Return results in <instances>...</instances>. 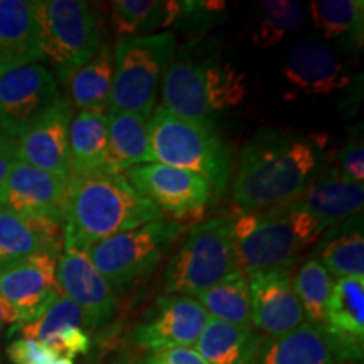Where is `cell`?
I'll return each instance as SVG.
<instances>
[{"label": "cell", "mask_w": 364, "mask_h": 364, "mask_svg": "<svg viewBox=\"0 0 364 364\" xmlns=\"http://www.w3.org/2000/svg\"><path fill=\"white\" fill-rule=\"evenodd\" d=\"M125 177L154 206L176 216L201 211L213 194L201 176L159 162L132 167Z\"/></svg>", "instance_id": "cell-11"}, {"label": "cell", "mask_w": 364, "mask_h": 364, "mask_svg": "<svg viewBox=\"0 0 364 364\" xmlns=\"http://www.w3.org/2000/svg\"><path fill=\"white\" fill-rule=\"evenodd\" d=\"M326 228L297 201L231 220L236 260L247 275L290 268Z\"/></svg>", "instance_id": "cell-3"}, {"label": "cell", "mask_w": 364, "mask_h": 364, "mask_svg": "<svg viewBox=\"0 0 364 364\" xmlns=\"http://www.w3.org/2000/svg\"><path fill=\"white\" fill-rule=\"evenodd\" d=\"M181 233L179 223L159 220L110 236L86 253L112 289L122 290L149 275Z\"/></svg>", "instance_id": "cell-8"}, {"label": "cell", "mask_w": 364, "mask_h": 364, "mask_svg": "<svg viewBox=\"0 0 364 364\" xmlns=\"http://www.w3.org/2000/svg\"><path fill=\"white\" fill-rule=\"evenodd\" d=\"M258 338L255 329L209 318L194 346L206 364H255Z\"/></svg>", "instance_id": "cell-24"}, {"label": "cell", "mask_w": 364, "mask_h": 364, "mask_svg": "<svg viewBox=\"0 0 364 364\" xmlns=\"http://www.w3.org/2000/svg\"><path fill=\"white\" fill-rule=\"evenodd\" d=\"M294 292L302 306L306 321L314 327H327V302H329L334 280L317 257L300 263L292 275Z\"/></svg>", "instance_id": "cell-31"}, {"label": "cell", "mask_w": 364, "mask_h": 364, "mask_svg": "<svg viewBox=\"0 0 364 364\" xmlns=\"http://www.w3.org/2000/svg\"><path fill=\"white\" fill-rule=\"evenodd\" d=\"M161 107L184 120L211 125L215 112L208 100L204 66L186 58L172 61L164 76Z\"/></svg>", "instance_id": "cell-21"}, {"label": "cell", "mask_w": 364, "mask_h": 364, "mask_svg": "<svg viewBox=\"0 0 364 364\" xmlns=\"http://www.w3.org/2000/svg\"><path fill=\"white\" fill-rule=\"evenodd\" d=\"M363 343L306 322L277 338H258L255 364H353L361 361Z\"/></svg>", "instance_id": "cell-10"}, {"label": "cell", "mask_w": 364, "mask_h": 364, "mask_svg": "<svg viewBox=\"0 0 364 364\" xmlns=\"http://www.w3.org/2000/svg\"><path fill=\"white\" fill-rule=\"evenodd\" d=\"M61 250H65L63 225L24 218L0 208V272L19 265L36 253L59 258Z\"/></svg>", "instance_id": "cell-19"}, {"label": "cell", "mask_w": 364, "mask_h": 364, "mask_svg": "<svg viewBox=\"0 0 364 364\" xmlns=\"http://www.w3.org/2000/svg\"><path fill=\"white\" fill-rule=\"evenodd\" d=\"M284 78L290 86L287 98L331 95L346 88L351 80L338 54L317 38L297 39L289 46Z\"/></svg>", "instance_id": "cell-15"}, {"label": "cell", "mask_w": 364, "mask_h": 364, "mask_svg": "<svg viewBox=\"0 0 364 364\" xmlns=\"http://www.w3.org/2000/svg\"><path fill=\"white\" fill-rule=\"evenodd\" d=\"M58 80L39 63L0 75V132L16 139L61 102Z\"/></svg>", "instance_id": "cell-9"}, {"label": "cell", "mask_w": 364, "mask_h": 364, "mask_svg": "<svg viewBox=\"0 0 364 364\" xmlns=\"http://www.w3.org/2000/svg\"><path fill=\"white\" fill-rule=\"evenodd\" d=\"M150 162L201 176L213 193H225L231 174V157L213 125L196 124L157 107L147 122Z\"/></svg>", "instance_id": "cell-4"}, {"label": "cell", "mask_w": 364, "mask_h": 364, "mask_svg": "<svg viewBox=\"0 0 364 364\" xmlns=\"http://www.w3.org/2000/svg\"><path fill=\"white\" fill-rule=\"evenodd\" d=\"M112 81L113 54L108 46H100L98 53L68 80L70 105L81 112L107 113Z\"/></svg>", "instance_id": "cell-26"}, {"label": "cell", "mask_w": 364, "mask_h": 364, "mask_svg": "<svg viewBox=\"0 0 364 364\" xmlns=\"http://www.w3.org/2000/svg\"><path fill=\"white\" fill-rule=\"evenodd\" d=\"M70 327L90 329L83 311L70 299L59 295L34 322L22 327L21 334L22 338L34 339L46 344L49 339L56 338L58 334L70 329Z\"/></svg>", "instance_id": "cell-34"}, {"label": "cell", "mask_w": 364, "mask_h": 364, "mask_svg": "<svg viewBox=\"0 0 364 364\" xmlns=\"http://www.w3.org/2000/svg\"><path fill=\"white\" fill-rule=\"evenodd\" d=\"M324 142L318 135L263 129L240 152L233 199L247 213L295 201L316 179Z\"/></svg>", "instance_id": "cell-1"}, {"label": "cell", "mask_w": 364, "mask_h": 364, "mask_svg": "<svg viewBox=\"0 0 364 364\" xmlns=\"http://www.w3.org/2000/svg\"><path fill=\"white\" fill-rule=\"evenodd\" d=\"M0 359H2V332H0Z\"/></svg>", "instance_id": "cell-44"}, {"label": "cell", "mask_w": 364, "mask_h": 364, "mask_svg": "<svg viewBox=\"0 0 364 364\" xmlns=\"http://www.w3.org/2000/svg\"><path fill=\"white\" fill-rule=\"evenodd\" d=\"M306 21L302 4L287 0H265L258 7L257 26L252 41L257 48L267 49L279 44L289 33L297 31Z\"/></svg>", "instance_id": "cell-33"}, {"label": "cell", "mask_w": 364, "mask_h": 364, "mask_svg": "<svg viewBox=\"0 0 364 364\" xmlns=\"http://www.w3.org/2000/svg\"><path fill=\"white\" fill-rule=\"evenodd\" d=\"M176 53L171 33L124 38L113 53V81L108 110L129 112L150 118L156 107L159 85Z\"/></svg>", "instance_id": "cell-5"}, {"label": "cell", "mask_w": 364, "mask_h": 364, "mask_svg": "<svg viewBox=\"0 0 364 364\" xmlns=\"http://www.w3.org/2000/svg\"><path fill=\"white\" fill-rule=\"evenodd\" d=\"M339 174L346 181L354 184H363L364 181V144L361 140H353L339 154Z\"/></svg>", "instance_id": "cell-38"}, {"label": "cell", "mask_w": 364, "mask_h": 364, "mask_svg": "<svg viewBox=\"0 0 364 364\" xmlns=\"http://www.w3.org/2000/svg\"><path fill=\"white\" fill-rule=\"evenodd\" d=\"M198 302L206 311L209 318L236 327H252V295H250L248 275L236 270L220 284L198 295Z\"/></svg>", "instance_id": "cell-27"}, {"label": "cell", "mask_w": 364, "mask_h": 364, "mask_svg": "<svg viewBox=\"0 0 364 364\" xmlns=\"http://www.w3.org/2000/svg\"><path fill=\"white\" fill-rule=\"evenodd\" d=\"M46 346L53 349L59 358H76L80 354H88L91 348L90 334L83 327H70L56 338L49 339Z\"/></svg>", "instance_id": "cell-37"}, {"label": "cell", "mask_w": 364, "mask_h": 364, "mask_svg": "<svg viewBox=\"0 0 364 364\" xmlns=\"http://www.w3.org/2000/svg\"><path fill=\"white\" fill-rule=\"evenodd\" d=\"M209 321L206 311L193 297L164 295L157 300L152 316L134 329V343L145 351L191 348Z\"/></svg>", "instance_id": "cell-14"}, {"label": "cell", "mask_w": 364, "mask_h": 364, "mask_svg": "<svg viewBox=\"0 0 364 364\" xmlns=\"http://www.w3.org/2000/svg\"><path fill=\"white\" fill-rule=\"evenodd\" d=\"M290 268H275L248 275L252 327L267 338L284 336L307 322L294 292Z\"/></svg>", "instance_id": "cell-16"}, {"label": "cell", "mask_w": 364, "mask_h": 364, "mask_svg": "<svg viewBox=\"0 0 364 364\" xmlns=\"http://www.w3.org/2000/svg\"><path fill=\"white\" fill-rule=\"evenodd\" d=\"M43 59L36 2L0 0V75Z\"/></svg>", "instance_id": "cell-20"}, {"label": "cell", "mask_w": 364, "mask_h": 364, "mask_svg": "<svg viewBox=\"0 0 364 364\" xmlns=\"http://www.w3.org/2000/svg\"><path fill=\"white\" fill-rule=\"evenodd\" d=\"M73 176L103 172L108 144L107 113L80 112L70 124Z\"/></svg>", "instance_id": "cell-25"}, {"label": "cell", "mask_w": 364, "mask_h": 364, "mask_svg": "<svg viewBox=\"0 0 364 364\" xmlns=\"http://www.w3.org/2000/svg\"><path fill=\"white\" fill-rule=\"evenodd\" d=\"M112 9L113 27L122 39L147 36L157 27L172 24L182 14L181 2L156 0H117Z\"/></svg>", "instance_id": "cell-29"}, {"label": "cell", "mask_w": 364, "mask_h": 364, "mask_svg": "<svg viewBox=\"0 0 364 364\" xmlns=\"http://www.w3.org/2000/svg\"><path fill=\"white\" fill-rule=\"evenodd\" d=\"M6 353L7 358L16 364H51L59 358L49 346L27 338L14 341Z\"/></svg>", "instance_id": "cell-36"}, {"label": "cell", "mask_w": 364, "mask_h": 364, "mask_svg": "<svg viewBox=\"0 0 364 364\" xmlns=\"http://www.w3.org/2000/svg\"><path fill=\"white\" fill-rule=\"evenodd\" d=\"M108 144L103 172L120 174L150 162L147 118L129 112L107 110Z\"/></svg>", "instance_id": "cell-23"}, {"label": "cell", "mask_w": 364, "mask_h": 364, "mask_svg": "<svg viewBox=\"0 0 364 364\" xmlns=\"http://www.w3.org/2000/svg\"><path fill=\"white\" fill-rule=\"evenodd\" d=\"M318 260L339 279H364V236L361 226L346 225L326 238Z\"/></svg>", "instance_id": "cell-32"}, {"label": "cell", "mask_w": 364, "mask_h": 364, "mask_svg": "<svg viewBox=\"0 0 364 364\" xmlns=\"http://www.w3.org/2000/svg\"><path fill=\"white\" fill-rule=\"evenodd\" d=\"M311 16L316 29L326 39L344 41V44L353 49L363 46V0H314L311 2Z\"/></svg>", "instance_id": "cell-28"}, {"label": "cell", "mask_w": 364, "mask_h": 364, "mask_svg": "<svg viewBox=\"0 0 364 364\" xmlns=\"http://www.w3.org/2000/svg\"><path fill=\"white\" fill-rule=\"evenodd\" d=\"M240 270L230 218H215L191 228L166 268L167 295L198 297Z\"/></svg>", "instance_id": "cell-6"}, {"label": "cell", "mask_w": 364, "mask_h": 364, "mask_svg": "<svg viewBox=\"0 0 364 364\" xmlns=\"http://www.w3.org/2000/svg\"><path fill=\"white\" fill-rule=\"evenodd\" d=\"M16 324H17V312L14 311L11 304L0 295V331H2L6 326H11V329H14Z\"/></svg>", "instance_id": "cell-41"}, {"label": "cell", "mask_w": 364, "mask_h": 364, "mask_svg": "<svg viewBox=\"0 0 364 364\" xmlns=\"http://www.w3.org/2000/svg\"><path fill=\"white\" fill-rule=\"evenodd\" d=\"M51 364H75V361H73V359H70V358H58L56 361H53Z\"/></svg>", "instance_id": "cell-43"}, {"label": "cell", "mask_w": 364, "mask_h": 364, "mask_svg": "<svg viewBox=\"0 0 364 364\" xmlns=\"http://www.w3.org/2000/svg\"><path fill=\"white\" fill-rule=\"evenodd\" d=\"M71 120V105L63 98L36 124L16 136L17 161L49 174L71 179L73 169L68 136Z\"/></svg>", "instance_id": "cell-17"}, {"label": "cell", "mask_w": 364, "mask_h": 364, "mask_svg": "<svg viewBox=\"0 0 364 364\" xmlns=\"http://www.w3.org/2000/svg\"><path fill=\"white\" fill-rule=\"evenodd\" d=\"M56 280L59 294L83 311L90 329L103 326L113 317L117 309L115 290L95 268L88 253L65 250L58 258Z\"/></svg>", "instance_id": "cell-18"}, {"label": "cell", "mask_w": 364, "mask_h": 364, "mask_svg": "<svg viewBox=\"0 0 364 364\" xmlns=\"http://www.w3.org/2000/svg\"><path fill=\"white\" fill-rule=\"evenodd\" d=\"M36 14L43 59L51 65L54 78L66 85L102 46L97 17L81 0H39Z\"/></svg>", "instance_id": "cell-7"}, {"label": "cell", "mask_w": 364, "mask_h": 364, "mask_svg": "<svg viewBox=\"0 0 364 364\" xmlns=\"http://www.w3.org/2000/svg\"><path fill=\"white\" fill-rule=\"evenodd\" d=\"M322 226L329 228L361 213L364 204V186L346 181L339 171H331L295 199Z\"/></svg>", "instance_id": "cell-22"}, {"label": "cell", "mask_w": 364, "mask_h": 364, "mask_svg": "<svg viewBox=\"0 0 364 364\" xmlns=\"http://www.w3.org/2000/svg\"><path fill=\"white\" fill-rule=\"evenodd\" d=\"M140 364H206L193 348H172L149 353Z\"/></svg>", "instance_id": "cell-39"}, {"label": "cell", "mask_w": 364, "mask_h": 364, "mask_svg": "<svg viewBox=\"0 0 364 364\" xmlns=\"http://www.w3.org/2000/svg\"><path fill=\"white\" fill-rule=\"evenodd\" d=\"M70 181L16 161L9 172L0 208L24 218L65 225Z\"/></svg>", "instance_id": "cell-12"}, {"label": "cell", "mask_w": 364, "mask_h": 364, "mask_svg": "<svg viewBox=\"0 0 364 364\" xmlns=\"http://www.w3.org/2000/svg\"><path fill=\"white\" fill-rule=\"evenodd\" d=\"M17 161V149L16 139L11 135L0 132V199H2L4 189H6V182L9 172L12 169V164Z\"/></svg>", "instance_id": "cell-40"}, {"label": "cell", "mask_w": 364, "mask_h": 364, "mask_svg": "<svg viewBox=\"0 0 364 364\" xmlns=\"http://www.w3.org/2000/svg\"><path fill=\"white\" fill-rule=\"evenodd\" d=\"M208 100L213 112L238 105L245 97V76L231 65H211L204 68Z\"/></svg>", "instance_id": "cell-35"}, {"label": "cell", "mask_w": 364, "mask_h": 364, "mask_svg": "<svg viewBox=\"0 0 364 364\" xmlns=\"http://www.w3.org/2000/svg\"><path fill=\"white\" fill-rule=\"evenodd\" d=\"M164 220L162 211L124 174L73 176L65 225V250L88 252L100 241Z\"/></svg>", "instance_id": "cell-2"}, {"label": "cell", "mask_w": 364, "mask_h": 364, "mask_svg": "<svg viewBox=\"0 0 364 364\" xmlns=\"http://www.w3.org/2000/svg\"><path fill=\"white\" fill-rule=\"evenodd\" d=\"M327 329L344 338L364 339V279H338L327 302Z\"/></svg>", "instance_id": "cell-30"}, {"label": "cell", "mask_w": 364, "mask_h": 364, "mask_svg": "<svg viewBox=\"0 0 364 364\" xmlns=\"http://www.w3.org/2000/svg\"><path fill=\"white\" fill-rule=\"evenodd\" d=\"M58 257L36 253L19 265L0 272V295L17 312V324L9 334L31 324L56 300Z\"/></svg>", "instance_id": "cell-13"}, {"label": "cell", "mask_w": 364, "mask_h": 364, "mask_svg": "<svg viewBox=\"0 0 364 364\" xmlns=\"http://www.w3.org/2000/svg\"><path fill=\"white\" fill-rule=\"evenodd\" d=\"M110 364H140V359L134 358L132 354H124V356L117 358L115 361H112Z\"/></svg>", "instance_id": "cell-42"}]
</instances>
